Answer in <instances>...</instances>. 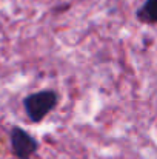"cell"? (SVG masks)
I'll return each instance as SVG.
<instances>
[{
  "label": "cell",
  "mask_w": 157,
  "mask_h": 159,
  "mask_svg": "<svg viewBox=\"0 0 157 159\" xmlns=\"http://www.w3.org/2000/svg\"><path fill=\"white\" fill-rule=\"evenodd\" d=\"M9 142H11V150L17 159H31L39 152V141L31 136L26 130L22 127L14 125L9 130Z\"/></svg>",
  "instance_id": "7a4b0ae2"
},
{
  "label": "cell",
  "mask_w": 157,
  "mask_h": 159,
  "mask_svg": "<svg viewBox=\"0 0 157 159\" xmlns=\"http://www.w3.org/2000/svg\"><path fill=\"white\" fill-rule=\"evenodd\" d=\"M136 17L139 22L146 25L157 23V0H145L142 6L136 11Z\"/></svg>",
  "instance_id": "3957f363"
},
{
  "label": "cell",
  "mask_w": 157,
  "mask_h": 159,
  "mask_svg": "<svg viewBox=\"0 0 157 159\" xmlns=\"http://www.w3.org/2000/svg\"><path fill=\"white\" fill-rule=\"evenodd\" d=\"M59 104V94L54 90H40L23 99V108L31 122H42Z\"/></svg>",
  "instance_id": "6da1fadb"
}]
</instances>
